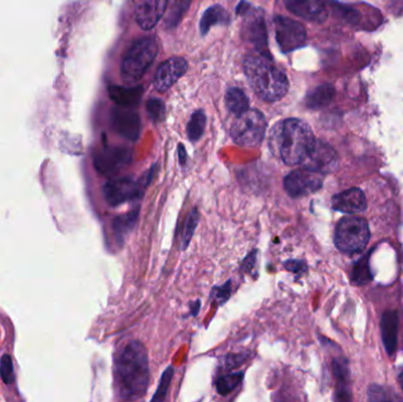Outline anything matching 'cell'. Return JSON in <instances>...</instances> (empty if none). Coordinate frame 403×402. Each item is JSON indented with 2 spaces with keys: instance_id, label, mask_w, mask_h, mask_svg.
<instances>
[{
  "instance_id": "1",
  "label": "cell",
  "mask_w": 403,
  "mask_h": 402,
  "mask_svg": "<svg viewBox=\"0 0 403 402\" xmlns=\"http://www.w3.org/2000/svg\"><path fill=\"white\" fill-rule=\"evenodd\" d=\"M312 130L304 120L289 118L271 129L269 146L288 166H299L307 159L315 146Z\"/></svg>"
},
{
  "instance_id": "2",
  "label": "cell",
  "mask_w": 403,
  "mask_h": 402,
  "mask_svg": "<svg viewBox=\"0 0 403 402\" xmlns=\"http://www.w3.org/2000/svg\"><path fill=\"white\" fill-rule=\"evenodd\" d=\"M117 387L122 399L138 400L144 397L149 386V359L139 341L125 346L116 365Z\"/></svg>"
},
{
  "instance_id": "3",
  "label": "cell",
  "mask_w": 403,
  "mask_h": 402,
  "mask_svg": "<svg viewBox=\"0 0 403 402\" xmlns=\"http://www.w3.org/2000/svg\"><path fill=\"white\" fill-rule=\"evenodd\" d=\"M244 72L255 93L263 100L277 102L287 95V75L275 65L271 56L258 52L246 56Z\"/></svg>"
},
{
  "instance_id": "4",
  "label": "cell",
  "mask_w": 403,
  "mask_h": 402,
  "mask_svg": "<svg viewBox=\"0 0 403 402\" xmlns=\"http://www.w3.org/2000/svg\"><path fill=\"white\" fill-rule=\"evenodd\" d=\"M159 46L154 37L138 39L130 46L122 62V79L125 83L135 84L144 76L157 57Z\"/></svg>"
},
{
  "instance_id": "5",
  "label": "cell",
  "mask_w": 403,
  "mask_h": 402,
  "mask_svg": "<svg viewBox=\"0 0 403 402\" xmlns=\"http://www.w3.org/2000/svg\"><path fill=\"white\" fill-rule=\"evenodd\" d=\"M369 225L365 219L358 216L343 217L336 225L335 245L342 253H360L369 242Z\"/></svg>"
},
{
  "instance_id": "6",
  "label": "cell",
  "mask_w": 403,
  "mask_h": 402,
  "mask_svg": "<svg viewBox=\"0 0 403 402\" xmlns=\"http://www.w3.org/2000/svg\"><path fill=\"white\" fill-rule=\"evenodd\" d=\"M266 131V120L262 112L246 110L237 116L230 133L237 146L254 148L261 144Z\"/></svg>"
},
{
  "instance_id": "7",
  "label": "cell",
  "mask_w": 403,
  "mask_h": 402,
  "mask_svg": "<svg viewBox=\"0 0 403 402\" xmlns=\"http://www.w3.org/2000/svg\"><path fill=\"white\" fill-rule=\"evenodd\" d=\"M237 13L244 17V37L254 46L255 52L271 56L268 50V32L262 11L253 9L248 3L242 1L237 6Z\"/></svg>"
},
{
  "instance_id": "8",
  "label": "cell",
  "mask_w": 403,
  "mask_h": 402,
  "mask_svg": "<svg viewBox=\"0 0 403 402\" xmlns=\"http://www.w3.org/2000/svg\"><path fill=\"white\" fill-rule=\"evenodd\" d=\"M274 26L276 42L284 54L297 50L307 42V31L299 21L277 16L274 18Z\"/></svg>"
},
{
  "instance_id": "9",
  "label": "cell",
  "mask_w": 403,
  "mask_h": 402,
  "mask_svg": "<svg viewBox=\"0 0 403 402\" xmlns=\"http://www.w3.org/2000/svg\"><path fill=\"white\" fill-rule=\"evenodd\" d=\"M323 184V175L307 168L291 171L284 179V189L292 199L310 195L320 190Z\"/></svg>"
},
{
  "instance_id": "10",
  "label": "cell",
  "mask_w": 403,
  "mask_h": 402,
  "mask_svg": "<svg viewBox=\"0 0 403 402\" xmlns=\"http://www.w3.org/2000/svg\"><path fill=\"white\" fill-rule=\"evenodd\" d=\"M144 186L146 182H136L131 179H111L105 183L103 195L108 205L118 207L141 197Z\"/></svg>"
},
{
  "instance_id": "11",
  "label": "cell",
  "mask_w": 403,
  "mask_h": 402,
  "mask_svg": "<svg viewBox=\"0 0 403 402\" xmlns=\"http://www.w3.org/2000/svg\"><path fill=\"white\" fill-rule=\"evenodd\" d=\"M131 162V151L124 146H104L93 158L95 168L100 174L110 176L123 170Z\"/></svg>"
},
{
  "instance_id": "12",
  "label": "cell",
  "mask_w": 403,
  "mask_h": 402,
  "mask_svg": "<svg viewBox=\"0 0 403 402\" xmlns=\"http://www.w3.org/2000/svg\"><path fill=\"white\" fill-rule=\"evenodd\" d=\"M303 168L316 171L319 174L327 175L336 170L338 156L333 146L323 141H316L312 153L302 163Z\"/></svg>"
},
{
  "instance_id": "13",
  "label": "cell",
  "mask_w": 403,
  "mask_h": 402,
  "mask_svg": "<svg viewBox=\"0 0 403 402\" xmlns=\"http://www.w3.org/2000/svg\"><path fill=\"white\" fill-rule=\"evenodd\" d=\"M187 62L183 57H172L163 63L158 67L154 75V87L158 92H165L174 84L179 82L181 77L185 75Z\"/></svg>"
},
{
  "instance_id": "14",
  "label": "cell",
  "mask_w": 403,
  "mask_h": 402,
  "mask_svg": "<svg viewBox=\"0 0 403 402\" xmlns=\"http://www.w3.org/2000/svg\"><path fill=\"white\" fill-rule=\"evenodd\" d=\"M113 128L119 136L128 141H137L141 133V118L131 108H116L111 116Z\"/></svg>"
},
{
  "instance_id": "15",
  "label": "cell",
  "mask_w": 403,
  "mask_h": 402,
  "mask_svg": "<svg viewBox=\"0 0 403 402\" xmlns=\"http://www.w3.org/2000/svg\"><path fill=\"white\" fill-rule=\"evenodd\" d=\"M284 5L292 14L312 23H325L329 16L325 0H284Z\"/></svg>"
},
{
  "instance_id": "16",
  "label": "cell",
  "mask_w": 403,
  "mask_h": 402,
  "mask_svg": "<svg viewBox=\"0 0 403 402\" xmlns=\"http://www.w3.org/2000/svg\"><path fill=\"white\" fill-rule=\"evenodd\" d=\"M167 0H135V16L141 29L151 30L162 19Z\"/></svg>"
},
{
  "instance_id": "17",
  "label": "cell",
  "mask_w": 403,
  "mask_h": 402,
  "mask_svg": "<svg viewBox=\"0 0 403 402\" xmlns=\"http://www.w3.org/2000/svg\"><path fill=\"white\" fill-rule=\"evenodd\" d=\"M333 208L345 214H360L367 209L366 196L358 188H352L334 196Z\"/></svg>"
},
{
  "instance_id": "18",
  "label": "cell",
  "mask_w": 403,
  "mask_h": 402,
  "mask_svg": "<svg viewBox=\"0 0 403 402\" xmlns=\"http://www.w3.org/2000/svg\"><path fill=\"white\" fill-rule=\"evenodd\" d=\"M398 329H399V315L398 311H389L383 314L381 320L383 344L388 355H393L398 344Z\"/></svg>"
},
{
  "instance_id": "19",
  "label": "cell",
  "mask_w": 403,
  "mask_h": 402,
  "mask_svg": "<svg viewBox=\"0 0 403 402\" xmlns=\"http://www.w3.org/2000/svg\"><path fill=\"white\" fill-rule=\"evenodd\" d=\"M110 98L118 105L123 108H133L139 104L143 96V87H118L111 85L108 89Z\"/></svg>"
},
{
  "instance_id": "20",
  "label": "cell",
  "mask_w": 403,
  "mask_h": 402,
  "mask_svg": "<svg viewBox=\"0 0 403 402\" xmlns=\"http://www.w3.org/2000/svg\"><path fill=\"white\" fill-rule=\"evenodd\" d=\"M336 90L332 84H322L309 91L304 98V104L308 109L319 110L325 108L333 102Z\"/></svg>"
},
{
  "instance_id": "21",
  "label": "cell",
  "mask_w": 403,
  "mask_h": 402,
  "mask_svg": "<svg viewBox=\"0 0 403 402\" xmlns=\"http://www.w3.org/2000/svg\"><path fill=\"white\" fill-rule=\"evenodd\" d=\"M230 17L223 6L214 5L209 8L200 19V34H207L209 30L215 25H228Z\"/></svg>"
},
{
  "instance_id": "22",
  "label": "cell",
  "mask_w": 403,
  "mask_h": 402,
  "mask_svg": "<svg viewBox=\"0 0 403 402\" xmlns=\"http://www.w3.org/2000/svg\"><path fill=\"white\" fill-rule=\"evenodd\" d=\"M192 0H167V9L164 13V23L168 29H175L185 16Z\"/></svg>"
},
{
  "instance_id": "23",
  "label": "cell",
  "mask_w": 403,
  "mask_h": 402,
  "mask_svg": "<svg viewBox=\"0 0 403 402\" xmlns=\"http://www.w3.org/2000/svg\"><path fill=\"white\" fill-rule=\"evenodd\" d=\"M225 104L229 111L233 112L235 115H241L246 110H249V100L246 93L242 91L241 89L231 87L229 89L225 95Z\"/></svg>"
},
{
  "instance_id": "24",
  "label": "cell",
  "mask_w": 403,
  "mask_h": 402,
  "mask_svg": "<svg viewBox=\"0 0 403 402\" xmlns=\"http://www.w3.org/2000/svg\"><path fill=\"white\" fill-rule=\"evenodd\" d=\"M207 124V116L202 110L194 112L187 123V137L192 142H197L203 136L204 129Z\"/></svg>"
},
{
  "instance_id": "25",
  "label": "cell",
  "mask_w": 403,
  "mask_h": 402,
  "mask_svg": "<svg viewBox=\"0 0 403 402\" xmlns=\"http://www.w3.org/2000/svg\"><path fill=\"white\" fill-rule=\"evenodd\" d=\"M138 210H133V212L126 214V215L118 216L117 219L113 221V232L116 234L117 238L122 241L124 238L126 232H131L135 223L137 221Z\"/></svg>"
},
{
  "instance_id": "26",
  "label": "cell",
  "mask_w": 403,
  "mask_h": 402,
  "mask_svg": "<svg viewBox=\"0 0 403 402\" xmlns=\"http://www.w3.org/2000/svg\"><path fill=\"white\" fill-rule=\"evenodd\" d=\"M327 4L332 8L336 17L341 18L343 21L349 23V24H354V25L358 24V19H360V13H358V10L353 9V8L347 6V5L340 4L336 1H330Z\"/></svg>"
},
{
  "instance_id": "27",
  "label": "cell",
  "mask_w": 403,
  "mask_h": 402,
  "mask_svg": "<svg viewBox=\"0 0 403 402\" xmlns=\"http://www.w3.org/2000/svg\"><path fill=\"white\" fill-rule=\"evenodd\" d=\"M242 379H243V373L229 374V375L220 377V380L217 381V392L220 395H228L240 386Z\"/></svg>"
},
{
  "instance_id": "28",
  "label": "cell",
  "mask_w": 403,
  "mask_h": 402,
  "mask_svg": "<svg viewBox=\"0 0 403 402\" xmlns=\"http://www.w3.org/2000/svg\"><path fill=\"white\" fill-rule=\"evenodd\" d=\"M371 275H370L369 263H368V257H363L358 265H355L352 275V280L355 284H365L370 281Z\"/></svg>"
},
{
  "instance_id": "29",
  "label": "cell",
  "mask_w": 403,
  "mask_h": 402,
  "mask_svg": "<svg viewBox=\"0 0 403 402\" xmlns=\"http://www.w3.org/2000/svg\"><path fill=\"white\" fill-rule=\"evenodd\" d=\"M146 111L149 113L150 118L152 120V122L159 123L165 116V105L162 100L152 98V100H148V103H146Z\"/></svg>"
},
{
  "instance_id": "30",
  "label": "cell",
  "mask_w": 403,
  "mask_h": 402,
  "mask_svg": "<svg viewBox=\"0 0 403 402\" xmlns=\"http://www.w3.org/2000/svg\"><path fill=\"white\" fill-rule=\"evenodd\" d=\"M198 220H200L198 212H197L196 209H194L190 212L189 217H187V223H185V227H184L183 236H182V248H187V245L190 243V240H192V235L195 232Z\"/></svg>"
},
{
  "instance_id": "31",
  "label": "cell",
  "mask_w": 403,
  "mask_h": 402,
  "mask_svg": "<svg viewBox=\"0 0 403 402\" xmlns=\"http://www.w3.org/2000/svg\"><path fill=\"white\" fill-rule=\"evenodd\" d=\"M0 377L6 385H11L14 381L12 359L9 354H5L0 360Z\"/></svg>"
},
{
  "instance_id": "32",
  "label": "cell",
  "mask_w": 403,
  "mask_h": 402,
  "mask_svg": "<svg viewBox=\"0 0 403 402\" xmlns=\"http://www.w3.org/2000/svg\"><path fill=\"white\" fill-rule=\"evenodd\" d=\"M172 377H174V368H172V367H169V368L163 373L162 379H161V382H159V386H158L157 393L154 394V397L152 398V401H162V400L165 399L168 388H169V386H170Z\"/></svg>"
},
{
  "instance_id": "33",
  "label": "cell",
  "mask_w": 403,
  "mask_h": 402,
  "mask_svg": "<svg viewBox=\"0 0 403 402\" xmlns=\"http://www.w3.org/2000/svg\"><path fill=\"white\" fill-rule=\"evenodd\" d=\"M334 374L340 385H345L349 380V369L347 361L342 359H336L333 362Z\"/></svg>"
},
{
  "instance_id": "34",
  "label": "cell",
  "mask_w": 403,
  "mask_h": 402,
  "mask_svg": "<svg viewBox=\"0 0 403 402\" xmlns=\"http://www.w3.org/2000/svg\"><path fill=\"white\" fill-rule=\"evenodd\" d=\"M230 294H231V282H227L224 286L216 288L214 291L212 296H214V299L216 300L218 304H222L230 298Z\"/></svg>"
},
{
  "instance_id": "35",
  "label": "cell",
  "mask_w": 403,
  "mask_h": 402,
  "mask_svg": "<svg viewBox=\"0 0 403 402\" xmlns=\"http://www.w3.org/2000/svg\"><path fill=\"white\" fill-rule=\"evenodd\" d=\"M179 161L182 164H185L187 163V153H185V149H184V146L181 144L179 146Z\"/></svg>"
},
{
  "instance_id": "36",
  "label": "cell",
  "mask_w": 403,
  "mask_h": 402,
  "mask_svg": "<svg viewBox=\"0 0 403 402\" xmlns=\"http://www.w3.org/2000/svg\"><path fill=\"white\" fill-rule=\"evenodd\" d=\"M399 382H400V386H401V388H402V390H403V370H402V372H401V374H400Z\"/></svg>"
}]
</instances>
